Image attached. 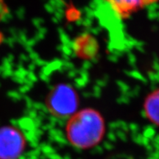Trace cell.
Listing matches in <instances>:
<instances>
[{
  "instance_id": "obj_1",
  "label": "cell",
  "mask_w": 159,
  "mask_h": 159,
  "mask_svg": "<svg viewBox=\"0 0 159 159\" xmlns=\"http://www.w3.org/2000/svg\"><path fill=\"white\" fill-rule=\"evenodd\" d=\"M105 130L102 116L92 108L77 110L69 118L65 127L69 143L82 150L98 145L104 138Z\"/></svg>"
},
{
  "instance_id": "obj_2",
  "label": "cell",
  "mask_w": 159,
  "mask_h": 159,
  "mask_svg": "<svg viewBox=\"0 0 159 159\" xmlns=\"http://www.w3.org/2000/svg\"><path fill=\"white\" fill-rule=\"evenodd\" d=\"M79 98L77 91L65 83L56 85L47 94L46 106L53 116L60 119L69 118L77 111Z\"/></svg>"
},
{
  "instance_id": "obj_3",
  "label": "cell",
  "mask_w": 159,
  "mask_h": 159,
  "mask_svg": "<svg viewBox=\"0 0 159 159\" xmlns=\"http://www.w3.org/2000/svg\"><path fill=\"white\" fill-rule=\"evenodd\" d=\"M24 134L13 126L0 128V159H17L24 150Z\"/></svg>"
},
{
  "instance_id": "obj_4",
  "label": "cell",
  "mask_w": 159,
  "mask_h": 159,
  "mask_svg": "<svg viewBox=\"0 0 159 159\" xmlns=\"http://www.w3.org/2000/svg\"><path fill=\"white\" fill-rule=\"evenodd\" d=\"M113 13L125 19L159 0H105Z\"/></svg>"
},
{
  "instance_id": "obj_5",
  "label": "cell",
  "mask_w": 159,
  "mask_h": 159,
  "mask_svg": "<svg viewBox=\"0 0 159 159\" xmlns=\"http://www.w3.org/2000/svg\"><path fill=\"white\" fill-rule=\"evenodd\" d=\"M144 110L147 119L159 126V88L152 91L146 97Z\"/></svg>"
},
{
  "instance_id": "obj_6",
  "label": "cell",
  "mask_w": 159,
  "mask_h": 159,
  "mask_svg": "<svg viewBox=\"0 0 159 159\" xmlns=\"http://www.w3.org/2000/svg\"><path fill=\"white\" fill-rule=\"evenodd\" d=\"M7 13V7L4 0H0V19Z\"/></svg>"
}]
</instances>
